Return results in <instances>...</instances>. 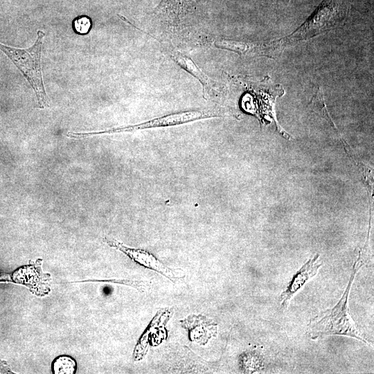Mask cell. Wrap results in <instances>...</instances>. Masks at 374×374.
<instances>
[{
    "label": "cell",
    "mask_w": 374,
    "mask_h": 374,
    "mask_svg": "<svg viewBox=\"0 0 374 374\" xmlns=\"http://www.w3.org/2000/svg\"><path fill=\"white\" fill-rule=\"evenodd\" d=\"M104 241L109 247L125 253L136 263L160 274L174 283L182 277L181 271L177 272L175 270L168 267L147 250L127 247L116 239L105 238Z\"/></svg>",
    "instance_id": "cell-6"
},
{
    "label": "cell",
    "mask_w": 374,
    "mask_h": 374,
    "mask_svg": "<svg viewBox=\"0 0 374 374\" xmlns=\"http://www.w3.org/2000/svg\"><path fill=\"white\" fill-rule=\"evenodd\" d=\"M158 42L161 44L163 51L175 63L199 82L203 88L204 97L215 94L217 89L216 82L208 77L189 56L164 45L161 41Z\"/></svg>",
    "instance_id": "cell-8"
},
{
    "label": "cell",
    "mask_w": 374,
    "mask_h": 374,
    "mask_svg": "<svg viewBox=\"0 0 374 374\" xmlns=\"http://www.w3.org/2000/svg\"><path fill=\"white\" fill-rule=\"evenodd\" d=\"M51 370L54 374H74L76 373L77 363L71 356L60 355L52 362Z\"/></svg>",
    "instance_id": "cell-10"
},
{
    "label": "cell",
    "mask_w": 374,
    "mask_h": 374,
    "mask_svg": "<svg viewBox=\"0 0 374 374\" xmlns=\"http://www.w3.org/2000/svg\"><path fill=\"white\" fill-rule=\"evenodd\" d=\"M322 262L319 259V255L317 254L313 258L310 259L294 276L287 289L281 294L280 299L283 308H287L293 296L299 291L303 285L314 276Z\"/></svg>",
    "instance_id": "cell-9"
},
{
    "label": "cell",
    "mask_w": 374,
    "mask_h": 374,
    "mask_svg": "<svg viewBox=\"0 0 374 374\" xmlns=\"http://www.w3.org/2000/svg\"><path fill=\"white\" fill-rule=\"evenodd\" d=\"M93 282H107L113 283H119L125 285H129L137 289L141 292H144L148 287V282L139 280H130V279H109V280H87Z\"/></svg>",
    "instance_id": "cell-12"
},
{
    "label": "cell",
    "mask_w": 374,
    "mask_h": 374,
    "mask_svg": "<svg viewBox=\"0 0 374 374\" xmlns=\"http://www.w3.org/2000/svg\"><path fill=\"white\" fill-rule=\"evenodd\" d=\"M361 258L359 255L355 262L350 281L337 305L333 308L322 312L311 319L308 325V333L312 339L339 335L351 337L368 344L357 329L349 314L348 306V297L351 285L357 271L364 264Z\"/></svg>",
    "instance_id": "cell-1"
},
{
    "label": "cell",
    "mask_w": 374,
    "mask_h": 374,
    "mask_svg": "<svg viewBox=\"0 0 374 374\" xmlns=\"http://www.w3.org/2000/svg\"><path fill=\"white\" fill-rule=\"evenodd\" d=\"M72 26L76 33L86 35L91 28L92 21L89 17L81 15L73 19Z\"/></svg>",
    "instance_id": "cell-13"
},
{
    "label": "cell",
    "mask_w": 374,
    "mask_h": 374,
    "mask_svg": "<svg viewBox=\"0 0 374 374\" xmlns=\"http://www.w3.org/2000/svg\"><path fill=\"white\" fill-rule=\"evenodd\" d=\"M348 10V0H323L301 26L282 41L286 47L335 29L344 24Z\"/></svg>",
    "instance_id": "cell-2"
},
{
    "label": "cell",
    "mask_w": 374,
    "mask_h": 374,
    "mask_svg": "<svg viewBox=\"0 0 374 374\" xmlns=\"http://www.w3.org/2000/svg\"><path fill=\"white\" fill-rule=\"evenodd\" d=\"M310 104L312 109H314L315 112L325 118L335 129H337L336 125L328 112L324 101L323 91L321 87L318 88Z\"/></svg>",
    "instance_id": "cell-11"
},
{
    "label": "cell",
    "mask_w": 374,
    "mask_h": 374,
    "mask_svg": "<svg viewBox=\"0 0 374 374\" xmlns=\"http://www.w3.org/2000/svg\"><path fill=\"white\" fill-rule=\"evenodd\" d=\"M197 0H161L153 14L171 29H177L193 10Z\"/></svg>",
    "instance_id": "cell-7"
},
{
    "label": "cell",
    "mask_w": 374,
    "mask_h": 374,
    "mask_svg": "<svg viewBox=\"0 0 374 374\" xmlns=\"http://www.w3.org/2000/svg\"><path fill=\"white\" fill-rule=\"evenodd\" d=\"M222 115L221 112L216 110H185L156 117L136 124L112 127L100 131L89 132H69L66 136L72 139H82L98 134H111L152 128L172 127L207 118H218L221 117Z\"/></svg>",
    "instance_id": "cell-4"
},
{
    "label": "cell",
    "mask_w": 374,
    "mask_h": 374,
    "mask_svg": "<svg viewBox=\"0 0 374 374\" xmlns=\"http://www.w3.org/2000/svg\"><path fill=\"white\" fill-rule=\"evenodd\" d=\"M35 44L26 49L17 48L0 43L1 51L18 68L33 89L38 107L44 109L49 107V101L43 82L41 68V51L45 33L37 31Z\"/></svg>",
    "instance_id": "cell-3"
},
{
    "label": "cell",
    "mask_w": 374,
    "mask_h": 374,
    "mask_svg": "<svg viewBox=\"0 0 374 374\" xmlns=\"http://www.w3.org/2000/svg\"><path fill=\"white\" fill-rule=\"evenodd\" d=\"M211 46L237 53L240 57H267L278 58L285 46L281 39L267 42H252L229 39L209 40Z\"/></svg>",
    "instance_id": "cell-5"
}]
</instances>
